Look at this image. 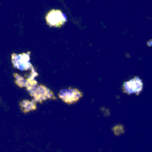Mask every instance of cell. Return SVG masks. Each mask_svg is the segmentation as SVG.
I'll use <instances>...</instances> for the list:
<instances>
[{"mask_svg":"<svg viewBox=\"0 0 152 152\" xmlns=\"http://www.w3.org/2000/svg\"><path fill=\"white\" fill-rule=\"evenodd\" d=\"M12 63L13 66L20 71H27L32 68L30 62V53H23L20 54L13 53L11 56Z\"/></svg>","mask_w":152,"mask_h":152,"instance_id":"2","label":"cell"},{"mask_svg":"<svg viewBox=\"0 0 152 152\" xmlns=\"http://www.w3.org/2000/svg\"><path fill=\"white\" fill-rule=\"evenodd\" d=\"M142 80L138 77L132 79L129 81H127L123 85V89L126 93L129 94H139L142 90Z\"/></svg>","mask_w":152,"mask_h":152,"instance_id":"5","label":"cell"},{"mask_svg":"<svg viewBox=\"0 0 152 152\" xmlns=\"http://www.w3.org/2000/svg\"><path fill=\"white\" fill-rule=\"evenodd\" d=\"M29 92L31 96L34 97V100L40 102L48 99H50L52 96H53V93L44 86H39L38 87L34 88L32 90L29 91Z\"/></svg>","mask_w":152,"mask_h":152,"instance_id":"4","label":"cell"},{"mask_svg":"<svg viewBox=\"0 0 152 152\" xmlns=\"http://www.w3.org/2000/svg\"><path fill=\"white\" fill-rule=\"evenodd\" d=\"M82 93L77 88L63 89L59 94V96L62 101L67 104L74 103L77 102L82 96Z\"/></svg>","mask_w":152,"mask_h":152,"instance_id":"3","label":"cell"},{"mask_svg":"<svg viewBox=\"0 0 152 152\" xmlns=\"http://www.w3.org/2000/svg\"><path fill=\"white\" fill-rule=\"evenodd\" d=\"M14 76H15V77H16V85H17V86H19V87H23V86H25V80H24L23 77H20V76L17 74H15Z\"/></svg>","mask_w":152,"mask_h":152,"instance_id":"8","label":"cell"},{"mask_svg":"<svg viewBox=\"0 0 152 152\" xmlns=\"http://www.w3.org/2000/svg\"><path fill=\"white\" fill-rule=\"evenodd\" d=\"M21 109L24 113L29 112L31 111H34L37 109V105L34 101L30 102L28 100H24L21 102Z\"/></svg>","mask_w":152,"mask_h":152,"instance_id":"6","label":"cell"},{"mask_svg":"<svg viewBox=\"0 0 152 152\" xmlns=\"http://www.w3.org/2000/svg\"><path fill=\"white\" fill-rule=\"evenodd\" d=\"M45 20L50 27L61 28L66 22L67 19L60 10H50L46 14Z\"/></svg>","mask_w":152,"mask_h":152,"instance_id":"1","label":"cell"},{"mask_svg":"<svg viewBox=\"0 0 152 152\" xmlns=\"http://www.w3.org/2000/svg\"><path fill=\"white\" fill-rule=\"evenodd\" d=\"M37 84V83L36 80H34L33 78H29L28 80H27L26 81H25V86H26L27 89H28V91H31L34 88L36 87Z\"/></svg>","mask_w":152,"mask_h":152,"instance_id":"7","label":"cell"}]
</instances>
